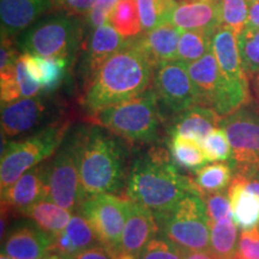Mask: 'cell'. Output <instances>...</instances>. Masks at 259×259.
I'll list each match as a JSON object with an SVG mask.
<instances>
[{
    "instance_id": "cell-1",
    "label": "cell",
    "mask_w": 259,
    "mask_h": 259,
    "mask_svg": "<svg viewBox=\"0 0 259 259\" xmlns=\"http://www.w3.org/2000/svg\"><path fill=\"white\" fill-rule=\"evenodd\" d=\"M190 193H194L191 176L178 169L168 150L153 147L132 161L122 194L150 210L157 221Z\"/></svg>"
},
{
    "instance_id": "cell-2",
    "label": "cell",
    "mask_w": 259,
    "mask_h": 259,
    "mask_svg": "<svg viewBox=\"0 0 259 259\" xmlns=\"http://www.w3.org/2000/svg\"><path fill=\"white\" fill-rule=\"evenodd\" d=\"M154 69L137 37L127 40L90 79L83 107L93 114L141 95L153 82Z\"/></svg>"
},
{
    "instance_id": "cell-3",
    "label": "cell",
    "mask_w": 259,
    "mask_h": 259,
    "mask_svg": "<svg viewBox=\"0 0 259 259\" xmlns=\"http://www.w3.org/2000/svg\"><path fill=\"white\" fill-rule=\"evenodd\" d=\"M76 160L84 196L124 192L130 167L124 144L97 125L73 134Z\"/></svg>"
},
{
    "instance_id": "cell-4",
    "label": "cell",
    "mask_w": 259,
    "mask_h": 259,
    "mask_svg": "<svg viewBox=\"0 0 259 259\" xmlns=\"http://www.w3.org/2000/svg\"><path fill=\"white\" fill-rule=\"evenodd\" d=\"M89 115L88 120L93 125L106 128L131 143L156 142L163 124L160 101L154 89Z\"/></svg>"
},
{
    "instance_id": "cell-5",
    "label": "cell",
    "mask_w": 259,
    "mask_h": 259,
    "mask_svg": "<svg viewBox=\"0 0 259 259\" xmlns=\"http://www.w3.org/2000/svg\"><path fill=\"white\" fill-rule=\"evenodd\" d=\"M70 121L58 120L30 136L9 142L0 160V189L11 186L31 168L54 156L66 138Z\"/></svg>"
},
{
    "instance_id": "cell-6",
    "label": "cell",
    "mask_w": 259,
    "mask_h": 259,
    "mask_svg": "<svg viewBox=\"0 0 259 259\" xmlns=\"http://www.w3.org/2000/svg\"><path fill=\"white\" fill-rule=\"evenodd\" d=\"M82 40V23L78 16L67 12L38 19L22 32L18 48L23 53L42 58L71 60Z\"/></svg>"
},
{
    "instance_id": "cell-7",
    "label": "cell",
    "mask_w": 259,
    "mask_h": 259,
    "mask_svg": "<svg viewBox=\"0 0 259 259\" xmlns=\"http://www.w3.org/2000/svg\"><path fill=\"white\" fill-rule=\"evenodd\" d=\"M187 69L199 105L211 108L221 118L251 102L248 83H238L223 76L212 52L187 65Z\"/></svg>"
},
{
    "instance_id": "cell-8",
    "label": "cell",
    "mask_w": 259,
    "mask_h": 259,
    "mask_svg": "<svg viewBox=\"0 0 259 259\" xmlns=\"http://www.w3.org/2000/svg\"><path fill=\"white\" fill-rule=\"evenodd\" d=\"M157 223L161 236L181 250L210 251V220L198 194H187Z\"/></svg>"
},
{
    "instance_id": "cell-9",
    "label": "cell",
    "mask_w": 259,
    "mask_h": 259,
    "mask_svg": "<svg viewBox=\"0 0 259 259\" xmlns=\"http://www.w3.org/2000/svg\"><path fill=\"white\" fill-rule=\"evenodd\" d=\"M219 127L225 130L231 143L229 160L234 174L259 176V108L241 107L222 118Z\"/></svg>"
},
{
    "instance_id": "cell-10",
    "label": "cell",
    "mask_w": 259,
    "mask_h": 259,
    "mask_svg": "<svg viewBox=\"0 0 259 259\" xmlns=\"http://www.w3.org/2000/svg\"><path fill=\"white\" fill-rule=\"evenodd\" d=\"M130 199L114 193L95 194L84 198L80 212L95 233L97 241L108 252L118 250L127 216Z\"/></svg>"
},
{
    "instance_id": "cell-11",
    "label": "cell",
    "mask_w": 259,
    "mask_h": 259,
    "mask_svg": "<svg viewBox=\"0 0 259 259\" xmlns=\"http://www.w3.org/2000/svg\"><path fill=\"white\" fill-rule=\"evenodd\" d=\"M85 198L80 184L76 160L73 135L66 136L64 143L50 160V196L59 206L77 212Z\"/></svg>"
},
{
    "instance_id": "cell-12",
    "label": "cell",
    "mask_w": 259,
    "mask_h": 259,
    "mask_svg": "<svg viewBox=\"0 0 259 259\" xmlns=\"http://www.w3.org/2000/svg\"><path fill=\"white\" fill-rule=\"evenodd\" d=\"M153 89L161 105L173 114L199 105L187 65L181 60L164 61L155 67Z\"/></svg>"
},
{
    "instance_id": "cell-13",
    "label": "cell",
    "mask_w": 259,
    "mask_h": 259,
    "mask_svg": "<svg viewBox=\"0 0 259 259\" xmlns=\"http://www.w3.org/2000/svg\"><path fill=\"white\" fill-rule=\"evenodd\" d=\"M50 196V161L24 173L11 186L2 190V210L19 213Z\"/></svg>"
},
{
    "instance_id": "cell-14",
    "label": "cell",
    "mask_w": 259,
    "mask_h": 259,
    "mask_svg": "<svg viewBox=\"0 0 259 259\" xmlns=\"http://www.w3.org/2000/svg\"><path fill=\"white\" fill-rule=\"evenodd\" d=\"M50 115L51 103L44 94L2 105L3 138H14L28 134L44 124Z\"/></svg>"
},
{
    "instance_id": "cell-15",
    "label": "cell",
    "mask_w": 259,
    "mask_h": 259,
    "mask_svg": "<svg viewBox=\"0 0 259 259\" xmlns=\"http://www.w3.org/2000/svg\"><path fill=\"white\" fill-rule=\"evenodd\" d=\"M52 236L36 223L21 220L6 232L3 252L12 259H42L51 251Z\"/></svg>"
},
{
    "instance_id": "cell-16",
    "label": "cell",
    "mask_w": 259,
    "mask_h": 259,
    "mask_svg": "<svg viewBox=\"0 0 259 259\" xmlns=\"http://www.w3.org/2000/svg\"><path fill=\"white\" fill-rule=\"evenodd\" d=\"M168 22L181 31L200 30L215 34L222 25L219 0H176Z\"/></svg>"
},
{
    "instance_id": "cell-17",
    "label": "cell",
    "mask_w": 259,
    "mask_h": 259,
    "mask_svg": "<svg viewBox=\"0 0 259 259\" xmlns=\"http://www.w3.org/2000/svg\"><path fill=\"white\" fill-rule=\"evenodd\" d=\"M160 233L156 218L150 210L130 199L127 216L119 250L139 255L144 246Z\"/></svg>"
},
{
    "instance_id": "cell-18",
    "label": "cell",
    "mask_w": 259,
    "mask_h": 259,
    "mask_svg": "<svg viewBox=\"0 0 259 259\" xmlns=\"http://www.w3.org/2000/svg\"><path fill=\"white\" fill-rule=\"evenodd\" d=\"M53 6L52 0H0L2 35L23 32Z\"/></svg>"
},
{
    "instance_id": "cell-19",
    "label": "cell",
    "mask_w": 259,
    "mask_h": 259,
    "mask_svg": "<svg viewBox=\"0 0 259 259\" xmlns=\"http://www.w3.org/2000/svg\"><path fill=\"white\" fill-rule=\"evenodd\" d=\"M221 119V116L211 108L200 105L193 106L176 114L170 127L168 128V136H180L194 139L200 143L213 128L219 127Z\"/></svg>"
},
{
    "instance_id": "cell-20",
    "label": "cell",
    "mask_w": 259,
    "mask_h": 259,
    "mask_svg": "<svg viewBox=\"0 0 259 259\" xmlns=\"http://www.w3.org/2000/svg\"><path fill=\"white\" fill-rule=\"evenodd\" d=\"M211 52L223 76L238 83H248L234 31L221 25L212 36Z\"/></svg>"
},
{
    "instance_id": "cell-21",
    "label": "cell",
    "mask_w": 259,
    "mask_h": 259,
    "mask_svg": "<svg viewBox=\"0 0 259 259\" xmlns=\"http://www.w3.org/2000/svg\"><path fill=\"white\" fill-rule=\"evenodd\" d=\"M180 35L181 30L179 28L170 22H166L138 36L137 41L153 66L156 67L158 64L164 61L178 59Z\"/></svg>"
},
{
    "instance_id": "cell-22",
    "label": "cell",
    "mask_w": 259,
    "mask_h": 259,
    "mask_svg": "<svg viewBox=\"0 0 259 259\" xmlns=\"http://www.w3.org/2000/svg\"><path fill=\"white\" fill-rule=\"evenodd\" d=\"M126 41L127 40H125L109 22L96 28L90 36L85 60H84L87 77L92 79L100 67L105 64V61L121 50Z\"/></svg>"
},
{
    "instance_id": "cell-23",
    "label": "cell",
    "mask_w": 259,
    "mask_h": 259,
    "mask_svg": "<svg viewBox=\"0 0 259 259\" xmlns=\"http://www.w3.org/2000/svg\"><path fill=\"white\" fill-rule=\"evenodd\" d=\"M233 220L242 231L259 225V196L248 192L236 178L233 177L228 187Z\"/></svg>"
},
{
    "instance_id": "cell-24",
    "label": "cell",
    "mask_w": 259,
    "mask_h": 259,
    "mask_svg": "<svg viewBox=\"0 0 259 259\" xmlns=\"http://www.w3.org/2000/svg\"><path fill=\"white\" fill-rule=\"evenodd\" d=\"M21 215L36 223L42 231L51 236L63 232L72 218L70 210L59 206L50 199L35 203L34 205L25 209Z\"/></svg>"
},
{
    "instance_id": "cell-25",
    "label": "cell",
    "mask_w": 259,
    "mask_h": 259,
    "mask_svg": "<svg viewBox=\"0 0 259 259\" xmlns=\"http://www.w3.org/2000/svg\"><path fill=\"white\" fill-rule=\"evenodd\" d=\"M234 169L231 162L219 161L210 164H204L203 167L197 168L191 176L194 193H210L225 191L231 185Z\"/></svg>"
},
{
    "instance_id": "cell-26",
    "label": "cell",
    "mask_w": 259,
    "mask_h": 259,
    "mask_svg": "<svg viewBox=\"0 0 259 259\" xmlns=\"http://www.w3.org/2000/svg\"><path fill=\"white\" fill-rule=\"evenodd\" d=\"M238 226L233 219L210 221V252L216 259L238 257Z\"/></svg>"
},
{
    "instance_id": "cell-27",
    "label": "cell",
    "mask_w": 259,
    "mask_h": 259,
    "mask_svg": "<svg viewBox=\"0 0 259 259\" xmlns=\"http://www.w3.org/2000/svg\"><path fill=\"white\" fill-rule=\"evenodd\" d=\"M108 22L125 40L141 36L143 30L136 0H119L109 16Z\"/></svg>"
},
{
    "instance_id": "cell-28",
    "label": "cell",
    "mask_w": 259,
    "mask_h": 259,
    "mask_svg": "<svg viewBox=\"0 0 259 259\" xmlns=\"http://www.w3.org/2000/svg\"><path fill=\"white\" fill-rule=\"evenodd\" d=\"M212 32L200 30L181 31L179 46H178V60L190 65L211 52Z\"/></svg>"
},
{
    "instance_id": "cell-29",
    "label": "cell",
    "mask_w": 259,
    "mask_h": 259,
    "mask_svg": "<svg viewBox=\"0 0 259 259\" xmlns=\"http://www.w3.org/2000/svg\"><path fill=\"white\" fill-rule=\"evenodd\" d=\"M168 148L174 162L181 167L197 169L208 162L200 144L191 138L174 136L169 137Z\"/></svg>"
},
{
    "instance_id": "cell-30",
    "label": "cell",
    "mask_w": 259,
    "mask_h": 259,
    "mask_svg": "<svg viewBox=\"0 0 259 259\" xmlns=\"http://www.w3.org/2000/svg\"><path fill=\"white\" fill-rule=\"evenodd\" d=\"M142 29L148 32L168 22L176 0H136Z\"/></svg>"
},
{
    "instance_id": "cell-31",
    "label": "cell",
    "mask_w": 259,
    "mask_h": 259,
    "mask_svg": "<svg viewBox=\"0 0 259 259\" xmlns=\"http://www.w3.org/2000/svg\"><path fill=\"white\" fill-rule=\"evenodd\" d=\"M238 45L246 74L259 73V28L247 25L238 35Z\"/></svg>"
},
{
    "instance_id": "cell-32",
    "label": "cell",
    "mask_w": 259,
    "mask_h": 259,
    "mask_svg": "<svg viewBox=\"0 0 259 259\" xmlns=\"http://www.w3.org/2000/svg\"><path fill=\"white\" fill-rule=\"evenodd\" d=\"M220 16L223 27L239 35L248 23V0H219Z\"/></svg>"
},
{
    "instance_id": "cell-33",
    "label": "cell",
    "mask_w": 259,
    "mask_h": 259,
    "mask_svg": "<svg viewBox=\"0 0 259 259\" xmlns=\"http://www.w3.org/2000/svg\"><path fill=\"white\" fill-rule=\"evenodd\" d=\"M199 144L208 162L227 161L231 158V143L225 130L221 127L213 128Z\"/></svg>"
},
{
    "instance_id": "cell-34",
    "label": "cell",
    "mask_w": 259,
    "mask_h": 259,
    "mask_svg": "<svg viewBox=\"0 0 259 259\" xmlns=\"http://www.w3.org/2000/svg\"><path fill=\"white\" fill-rule=\"evenodd\" d=\"M42 71L41 87L42 93H52L59 88L66 72L69 61L59 58L38 57Z\"/></svg>"
},
{
    "instance_id": "cell-35",
    "label": "cell",
    "mask_w": 259,
    "mask_h": 259,
    "mask_svg": "<svg viewBox=\"0 0 259 259\" xmlns=\"http://www.w3.org/2000/svg\"><path fill=\"white\" fill-rule=\"evenodd\" d=\"M65 231L69 234L71 241L73 242V245L79 252L99 242L92 226L89 225V222L80 212L73 213Z\"/></svg>"
},
{
    "instance_id": "cell-36",
    "label": "cell",
    "mask_w": 259,
    "mask_h": 259,
    "mask_svg": "<svg viewBox=\"0 0 259 259\" xmlns=\"http://www.w3.org/2000/svg\"><path fill=\"white\" fill-rule=\"evenodd\" d=\"M204 205H205L206 213L211 222H219L223 220L233 219L232 204L229 199L228 191H218V192L202 193L199 194Z\"/></svg>"
},
{
    "instance_id": "cell-37",
    "label": "cell",
    "mask_w": 259,
    "mask_h": 259,
    "mask_svg": "<svg viewBox=\"0 0 259 259\" xmlns=\"http://www.w3.org/2000/svg\"><path fill=\"white\" fill-rule=\"evenodd\" d=\"M185 252L163 236H155L144 246L138 259H184Z\"/></svg>"
},
{
    "instance_id": "cell-38",
    "label": "cell",
    "mask_w": 259,
    "mask_h": 259,
    "mask_svg": "<svg viewBox=\"0 0 259 259\" xmlns=\"http://www.w3.org/2000/svg\"><path fill=\"white\" fill-rule=\"evenodd\" d=\"M21 97L22 92L17 79V74H16V64L4 67V69H0V99H2V105L15 102Z\"/></svg>"
},
{
    "instance_id": "cell-39",
    "label": "cell",
    "mask_w": 259,
    "mask_h": 259,
    "mask_svg": "<svg viewBox=\"0 0 259 259\" xmlns=\"http://www.w3.org/2000/svg\"><path fill=\"white\" fill-rule=\"evenodd\" d=\"M238 257L241 259H259V225L241 232L239 236Z\"/></svg>"
},
{
    "instance_id": "cell-40",
    "label": "cell",
    "mask_w": 259,
    "mask_h": 259,
    "mask_svg": "<svg viewBox=\"0 0 259 259\" xmlns=\"http://www.w3.org/2000/svg\"><path fill=\"white\" fill-rule=\"evenodd\" d=\"M119 0H97L96 4L87 14V23L89 28L95 30L96 28L101 27L108 22L113 9Z\"/></svg>"
},
{
    "instance_id": "cell-41",
    "label": "cell",
    "mask_w": 259,
    "mask_h": 259,
    "mask_svg": "<svg viewBox=\"0 0 259 259\" xmlns=\"http://www.w3.org/2000/svg\"><path fill=\"white\" fill-rule=\"evenodd\" d=\"M16 74H17L19 87H21L22 96L34 97L40 95V93L42 92L41 84L32 79L30 74L28 73L22 54L19 56L18 60L16 61Z\"/></svg>"
},
{
    "instance_id": "cell-42",
    "label": "cell",
    "mask_w": 259,
    "mask_h": 259,
    "mask_svg": "<svg viewBox=\"0 0 259 259\" xmlns=\"http://www.w3.org/2000/svg\"><path fill=\"white\" fill-rule=\"evenodd\" d=\"M50 252L59 254L64 259H74L79 253L65 229L56 235H52V247Z\"/></svg>"
},
{
    "instance_id": "cell-43",
    "label": "cell",
    "mask_w": 259,
    "mask_h": 259,
    "mask_svg": "<svg viewBox=\"0 0 259 259\" xmlns=\"http://www.w3.org/2000/svg\"><path fill=\"white\" fill-rule=\"evenodd\" d=\"M53 5L63 9V12L70 15H87L92 10L97 0H52Z\"/></svg>"
},
{
    "instance_id": "cell-44",
    "label": "cell",
    "mask_w": 259,
    "mask_h": 259,
    "mask_svg": "<svg viewBox=\"0 0 259 259\" xmlns=\"http://www.w3.org/2000/svg\"><path fill=\"white\" fill-rule=\"evenodd\" d=\"M14 36H8V35H2V64L0 69L15 65L18 60L19 54L15 48V41L12 40Z\"/></svg>"
},
{
    "instance_id": "cell-45",
    "label": "cell",
    "mask_w": 259,
    "mask_h": 259,
    "mask_svg": "<svg viewBox=\"0 0 259 259\" xmlns=\"http://www.w3.org/2000/svg\"><path fill=\"white\" fill-rule=\"evenodd\" d=\"M74 259H112L108 251L100 242H96L89 247L84 248L76 255Z\"/></svg>"
},
{
    "instance_id": "cell-46",
    "label": "cell",
    "mask_w": 259,
    "mask_h": 259,
    "mask_svg": "<svg viewBox=\"0 0 259 259\" xmlns=\"http://www.w3.org/2000/svg\"><path fill=\"white\" fill-rule=\"evenodd\" d=\"M250 2V11H248L247 25L259 28V0H248Z\"/></svg>"
},
{
    "instance_id": "cell-47",
    "label": "cell",
    "mask_w": 259,
    "mask_h": 259,
    "mask_svg": "<svg viewBox=\"0 0 259 259\" xmlns=\"http://www.w3.org/2000/svg\"><path fill=\"white\" fill-rule=\"evenodd\" d=\"M184 259H216L210 251H186Z\"/></svg>"
},
{
    "instance_id": "cell-48",
    "label": "cell",
    "mask_w": 259,
    "mask_h": 259,
    "mask_svg": "<svg viewBox=\"0 0 259 259\" xmlns=\"http://www.w3.org/2000/svg\"><path fill=\"white\" fill-rule=\"evenodd\" d=\"M109 255H111L112 259H138L137 255L132 254V253H127V252H124L121 250H115L113 252H108Z\"/></svg>"
},
{
    "instance_id": "cell-49",
    "label": "cell",
    "mask_w": 259,
    "mask_h": 259,
    "mask_svg": "<svg viewBox=\"0 0 259 259\" xmlns=\"http://www.w3.org/2000/svg\"><path fill=\"white\" fill-rule=\"evenodd\" d=\"M42 259H64V258L60 257L59 254L53 253V252H48V253L45 255V257L42 258Z\"/></svg>"
},
{
    "instance_id": "cell-50",
    "label": "cell",
    "mask_w": 259,
    "mask_h": 259,
    "mask_svg": "<svg viewBox=\"0 0 259 259\" xmlns=\"http://www.w3.org/2000/svg\"><path fill=\"white\" fill-rule=\"evenodd\" d=\"M255 90H257L259 95V73H257V76H255Z\"/></svg>"
},
{
    "instance_id": "cell-51",
    "label": "cell",
    "mask_w": 259,
    "mask_h": 259,
    "mask_svg": "<svg viewBox=\"0 0 259 259\" xmlns=\"http://www.w3.org/2000/svg\"><path fill=\"white\" fill-rule=\"evenodd\" d=\"M0 259H12V258L10 257V255L6 254L5 252H3V251H2V254H0Z\"/></svg>"
}]
</instances>
